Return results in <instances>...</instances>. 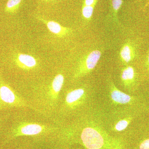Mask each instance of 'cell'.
Here are the masks:
<instances>
[{"label":"cell","mask_w":149,"mask_h":149,"mask_svg":"<svg viewBox=\"0 0 149 149\" xmlns=\"http://www.w3.org/2000/svg\"><path fill=\"white\" fill-rule=\"evenodd\" d=\"M103 123L97 115L87 113L63 126L60 133L70 143L86 149H124L122 140L110 136Z\"/></svg>","instance_id":"obj_1"},{"label":"cell","mask_w":149,"mask_h":149,"mask_svg":"<svg viewBox=\"0 0 149 149\" xmlns=\"http://www.w3.org/2000/svg\"><path fill=\"white\" fill-rule=\"evenodd\" d=\"M96 0H85V6H93L95 3Z\"/></svg>","instance_id":"obj_17"},{"label":"cell","mask_w":149,"mask_h":149,"mask_svg":"<svg viewBox=\"0 0 149 149\" xmlns=\"http://www.w3.org/2000/svg\"><path fill=\"white\" fill-rule=\"evenodd\" d=\"M108 87L109 101L113 106L127 109L129 106H132L136 102V99L135 97L120 91L112 81H109Z\"/></svg>","instance_id":"obj_6"},{"label":"cell","mask_w":149,"mask_h":149,"mask_svg":"<svg viewBox=\"0 0 149 149\" xmlns=\"http://www.w3.org/2000/svg\"><path fill=\"white\" fill-rule=\"evenodd\" d=\"M91 93L85 87L73 88L67 91L61 107V114L67 115L83 108L90 101Z\"/></svg>","instance_id":"obj_4"},{"label":"cell","mask_w":149,"mask_h":149,"mask_svg":"<svg viewBox=\"0 0 149 149\" xmlns=\"http://www.w3.org/2000/svg\"><path fill=\"white\" fill-rule=\"evenodd\" d=\"M15 62L19 68L25 70H33L37 65L36 58L27 54H18L15 58Z\"/></svg>","instance_id":"obj_9"},{"label":"cell","mask_w":149,"mask_h":149,"mask_svg":"<svg viewBox=\"0 0 149 149\" xmlns=\"http://www.w3.org/2000/svg\"><path fill=\"white\" fill-rule=\"evenodd\" d=\"M122 0H112L113 7L115 11H117L119 10L122 5Z\"/></svg>","instance_id":"obj_15"},{"label":"cell","mask_w":149,"mask_h":149,"mask_svg":"<svg viewBox=\"0 0 149 149\" xmlns=\"http://www.w3.org/2000/svg\"><path fill=\"white\" fill-rule=\"evenodd\" d=\"M93 6H85L82 9V14L85 19H89L93 15Z\"/></svg>","instance_id":"obj_14"},{"label":"cell","mask_w":149,"mask_h":149,"mask_svg":"<svg viewBox=\"0 0 149 149\" xmlns=\"http://www.w3.org/2000/svg\"><path fill=\"white\" fill-rule=\"evenodd\" d=\"M38 19L46 24L50 32L58 37L66 36L71 32V30L69 28L63 27L56 22L47 20L40 17L38 18Z\"/></svg>","instance_id":"obj_10"},{"label":"cell","mask_w":149,"mask_h":149,"mask_svg":"<svg viewBox=\"0 0 149 149\" xmlns=\"http://www.w3.org/2000/svg\"><path fill=\"white\" fill-rule=\"evenodd\" d=\"M123 85L126 90L133 91L137 83V74L133 67L128 66L123 68L120 73Z\"/></svg>","instance_id":"obj_8"},{"label":"cell","mask_w":149,"mask_h":149,"mask_svg":"<svg viewBox=\"0 0 149 149\" xmlns=\"http://www.w3.org/2000/svg\"><path fill=\"white\" fill-rule=\"evenodd\" d=\"M101 56L100 51H93L81 60L74 71V78L78 79L92 72L97 64Z\"/></svg>","instance_id":"obj_7"},{"label":"cell","mask_w":149,"mask_h":149,"mask_svg":"<svg viewBox=\"0 0 149 149\" xmlns=\"http://www.w3.org/2000/svg\"><path fill=\"white\" fill-rule=\"evenodd\" d=\"M146 63L147 68L149 72V50L148 56H147L146 62Z\"/></svg>","instance_id":"obj_18"},{"label":"cell","mask_w":149,"mask_h":149,"mask_svg":"<svg viewBox=\"0 0 149 149\" xmlns=\"http://www.w3.org/2000/svg\"><path fill=\"white\" fill-rule=\"evenodd\" d=\"M14 108H30L35 109L18 93L6 83L0 75V110Z\"/></svg>","instance_id":"obj_5"},{"label":"cell","mask_w":149,"mask_h":149,"mask_svg":"<svg viewBox=\"0 0 149 149\" xmlns=\"http://www.w3.org/2000/svg\"><path fill=\"white\" fill-rule=\"evenodd\" d=\"M120 56L123 63L127 64L132 61L136 57L135 48L130 43H125L120 49Z\"/></svg>","instance_id":"obj_12"},{"label":"cell","mask_w":149,"mask_h":149,"mask_svg":"<svg viewBox=\"0 0 149 149\" xmlns=\"http://www.w3.org/2000/svg\"><path fill=\"white\" fill-rule=\"evenodd\" d=\"M133 117L131 114L123 113L121 116H118L113 121L111 128L113 131L120 132L127 128L133 120Z\"/></svg>","instance_id":"obj_11"},{"label":"cell","mask_w":149,"mask_h":149,"mask_svg":"<svg viewBox=\"0 0 149 149\" xmlns=\"http://www.w3.org/2000/svg\"><path fill=\"white\" fill-rule=\"evenodd\" d=\"M64 83L63 74H56L49 85L36 93V100L38 103L49 110L55 108Z\"/></svg>","instance_id":"obj_3"},{"label":"cell","mask_w":149,"mask_h":149,"mask_svg":"<svg viewBox=\"0 0 149 149\" xmlns=\"http://www.w3.org/2000/svg\"><path fill=\"white\" fill-rule=\"evenodd\" d=\"M45 1H52L54 0H45Z\"/></svg>","instance_id":"obj_19"},{"label":"cell","mask_w":149,"mask_h":149,"mask_svg":"<svg viewBox=\"0 0 149 149\" xmlns=\"http://www.w3.org/2000/svg\"><path fill=\"white\" fill-rule=\"evenodd\" d=\"M22 0H8L5 7V11L13 13L16 11L21 4Z\"/></svg>","instance_id":"obj_13"},{"label":"cell","mask_w":149,"mask_h":149,"mask_svg":"<svg viewBox=\"0 0 149 149\" xmlns=\"http://www.w3.org/2000/svg\"><path fill=\"white\" fill-rule=\"evenodd\" d=\"M139 149H149V139L144 140L139 145Z\"/></svg>","instance_id":"obj_16"},{"label":"cell","mask_w":149,"mask_h":149,"mask_svg":"<svg viewBox=\"0 0 149 149\" xmlns=\"http://www.w3.org/2000/svg\"></svg>","instance_id":"obj_20"},{"label":"cell","mask_w":149,"mask_h":149,"mask_svg":"<svg viewBox=\"0 0 149 149\" xmlns=\"http://www.w3.org/2000/svg\"><path fill=\"white\" fill-rule=\"evenodd\" d=\"M58 128L40 123L21 121L11 127L6 135L4 143L17 137L22 136H37L56 132Z\"/></svg>","instance_id":"obj_2"}]
</instances>
